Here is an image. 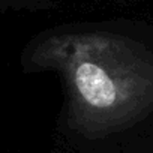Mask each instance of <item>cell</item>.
Returning <instances> with one entry per match:
<instances>
[{
	"label": "cell",
	"mask_w": 153,
	"mask_h": 153,
	"mask_svg": "<svg viewBox=\"0 0 153 153\" xmlns=\"http://www.w3.org/2000/svg\"><path fill=\"white\" fill-rule=\"evenodd\" d=\"M30 62L63 75L69 126L86 137L123 131L153 110V51L125 33L50 32L36 41Z\"/></svg>",
	"instance_id": "6da1fadb"
},
{
	"label": "cell",
	"mask_w": 153,
	"mask_h": 153,
	"mask_svg": "<svg viewBox=\"0 0 153 153\" xmlns=\"http://www.w3.org/2000/svg\"><path fill=\"white\" fill-rule=\"evenodd\" d=\"M54 6V0H0V11L5 9H48Z\"/></svg>",
	"instance_id": "7a4b0ae2"
}]
</instances>
